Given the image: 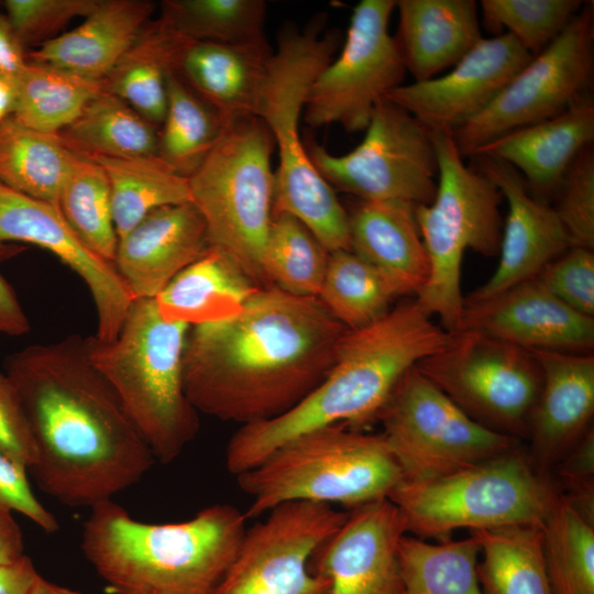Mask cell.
I'll use <instances>...</instances> for the list:
<instances>
[{"label":"cell","instance_id":"16","mask_svg":"<svg viewBox=\"0 0 594 594\" xmlns=\"http://www.w3.org/2000/svg\"><path fill=\"white\" fill-rule=\"evenodd\" d=\"M346 516V512L323 503L278 505L265 519L246 528L212 594H329V580L312 572L310 562Z\"/></svg>","mask_w":594,"mask_h":594},{"label":"cell","instance_id":"37","mask_svg":"<svg viewBox=\"0 0 594 594\" xmlns=\"http://www.w3.org/2000/svg\"><path fill=\"white\" fill-rule=\"evenodd\" d=\"M479 554L480 543L473 535L430 543L406 534L398 548L406 594H483L476 571Z\"/></svg>","mask_w":594,"mask_h":594},{"label":"cell","instance_id":"19","mask_svg":"<svg viewBox=\"0 0 594 594\" xmlns=\"http://www.w3.org/2000/svg\"><path fill=\"white\" fill-rule=\"evenodd\" d=\"M406 535L399 509L387 498L351 508L343 525L311 559L329 594H406L398 548Z\"/></svg>","mask_w":594,"mask_h":594},{"label":"cell","instance_id":"43","mask_svg":"<svg viewBox=\"0 0 594 594\" xmlns=\"http://www.w3.org/2000/svg\"><path fill=\"white\" fill-rule=\"evenodd\" d=\"M580 0H482L490 31L506 29L532 56L546 48L580 12Z\"/></svg>","mask_w":594,"mask_h":594},{"label":"cell","instance_id":"55","mask_svg":"<svg viewBox=\"0 0 594 594\" xmlns=\"http://www.w3.org/2000/svg\"><path fill=\"white\" fill-rule=\"evenodd\" d=\"M26 594H82L81 592L55 584L40 573L34 579Z\"/></svg>","mask_w":594,"mask_h":594},{"label":"cell","instance_id":"13","mask_svg":"<svg viewBox=\"0 0 594 594\" xmlns=\"http://www.w3.org/2000/svg\"><path fill=\"white\" fill-rule=\"evenodd\" d=\"M594 11L585 2L564 30L512 78L477 116L451 134L461 156L492 140L551 119L591 94Z\"/></svg>","mask_w":594,"mask_h":594},{"label":"cell","instance_id":"6","mask_svg":"<svg viewBox=\"0 0 594 594\" xmlns=\"http://www.w3.org/2000/svg\"><path fill=\"white\" fill-rule=\"evenodd\" d=\"M189 329L188 324L164 320L154 298H136L114 340L85 338L90 363L163 464L176 460L199 429L198 413L183 381Z\"/></svg>","mask_w":594,"mask_h":594},{"label":"cell","instance_id":"23","mask_svg":"<svg viewBox=\"0 0 594 594\" xmlns=\"http://www.w3.org/2000/svg\"><path fill=\"white\" fill-rule=\"evenodd\" d=\"M209 246L198 209L190 201L169 205L118 239L113 265L134 299L155 298Z\"/></svg>","mask_w":594,"mask_h":594},{"label":"cell","instance_id":"54","mask_svg":"<svg viewBox=\"0 0 594 594\" xmlns=\"http://www.w3.org/2000/svg\"><path fill=\"white\" fill-rule=\"evenodd\" d=\"M16 102L15 84L0 77V127L13 117Z\"/></svg>","mask_w":594,"mask_h":594},{"label":"cell","instance_id":"20","mask_svg":"<svg viewBox=\"0 0 594 594\" xmlns=\"http://www.w3.org/2000/svg\"><path fill=\"white\" fill-rule=\"evenodd\" d=\"M460 330L528 351L587 354L594 349V318L566 306L537 277L487 299L464 302Z\"/></svg>","mask_w":594,"mask_h":594},{"label":"cell","instance_id":"49","mask_svg":"<svg viewBox=\"0 0 594 594\" xmlns=\"http://www.w3.org/2000/svg\"><path fill=\"white\" fill-rule=\"evenodd\" d=\"M0 503L32 520L46 534L59 529L57 518L38 501L20 466L0 452Z\"/></svg>","mask_w":594,"mask_h":594},{"label":"cell","instance_id":"18","mask_svg":"<svg viewBox=\"0 0 594 594\" xmlns=\"http://www.w3.org/2000/svg\"><path fill=\"white\" fill-rule=\"evenodd\" d=\"M531 57L508 33L482 38L448 74L403 84L385 99L430 132L452 133L483 111Z\"/></svg>","mask_w":594,"mask_h":594},{"label":"cell","instance_id":"17","mask_svg":"<svg viewBox=\"0 0 594 594\" xmlns=\"http://www.w3.org/2000/svg\"><path fill=\"white\" fill-rule=\"evenodd\" d=\"M16 243L45 249L76 273L96 307L95 337L105 342L117 338L134 298L114 265L79 241L56 205L0 183V261L23 249Z\"/></svg>","mask_w":594,"mask_h":594},{"label":"cell","instance_id":"40","mask_svg":"<svg viewBox=\"0 0 594 594\" xmlns=\"http://www.w3.org/2000/svg\"><path fill=\"white\" fill-rule=\"evenodd\" d=\"M552 594H594V525L561 495L541 526Z\"/></svg>","mask_w":594,"mask_h":594},{"label":"cell","instance_id":"41","mask_svg":"<svg viewBox=\"0 0 594 594\" xmlns=\"http://www.w3.org/2000/svg\"><path fill=\"white\" fill-rule=\"evenodd\" d=\"M329 252L294 216L273 212L262 266L267 284L298 296L318 297Z\"/></svg>","mask_w":594,"mask_h":594},{"label":"cell","instance_id":"8","mask_svg":"<svg viewBox=\"0 0 594 594\" xmlns=\"http://www.w3.org/2000/svg\"><path fill=\"white\" fill-rule=\"evenodd\" d=\"M274 140L255 116L227 120L211 151L188 177L209 245L226 254L256 286H270L262 260L272 220Z\"/></svg>","mask_w":594,"mask_h":594},{"label":"cell","instance_id":"44","mask_svg":"<svg viewBox=\"0 0 594 594\" xmlns=\"http://www.w3.org/2000/svg\"><path fill=\"white\" fill-rule=\"evenodd\" d=\"M570 248L594 250V148L585 146L565 169L551 201Z\"/></svg>","mask_w":594,"mask_h":594},{"label":"cell","instance_id":"30","mask_svg":"<svg viewBox=\"0 0 594 594\" xmlns=\"http://www.w3.org/2000/svg\"><path fill=\"white\" fill-rule=\"evenodd\" d=\"M189 43L162 15L151 20L102 80L103 91L119 97L160 127L167 107V77L177 72Z\"/></svg>","mask_w":594,"mask_h":594},{"label":"cell","instance_id":"3","mask_svg":"<svg viewBox=\"0 0 594 594\" xmlns=\"http://www.w3.org/2000/svg\"><path fill=\"white\" fill-rule=\"evenodd\" d=\"M452 333L416 299L405 300L373 323L349 330L323 381L294 407L271 419L243 425L226 448L234 476L306 432L344 425L361 430L377 420L400 378L442 350Z\"/></svg>","mask_w":594,"mask_h":594},{"label":"cell","instance_id":"27","mask_svg":"<svg viewBox=\"0 0 594 594\" xmlns=\"http://www.w3.org/2000/svg\"><path fill=\"white\" fill-rule=\"evenodd\" d=\"M415 208L402 200H361L348 213L350 250L386 275L399 295H417L430 275Z\"/></svg>","mask_w":594,"mask_h":594},{"label":"cell","instance_id":"36","mask_svg":"<svg viewBox=\"0 0 594 594\" xmlns=\"http://www.w3.org/2000/svg\"><path fill=\"white\" fill-rule=\"evenodd\" d=\"M224 123L226 120L176 73H170L157 156L174 172L188 178L213 147Z\"/></svg>","mask_w":594,"mask_h":594},{"label":"cell","instance_id":"39","mask_svg":"<svg viewBox=\"0 0 594 594\" xmlns=\"http://www.w3.org/2000/svg\"><path fill=\"white\" fill-rule=\"evenodd\" d=\"M56 206L79 241L98 257L113 264L118 235L109 182L100 164L78 155Z\"/></svg>","mask_w":594,"mask_h":594},{"label":"cell","instance_id":"53","mask_svg":"<svg viewBox=\"0 0 594 594\" xmlns=\"http://www.w3.org/2000/svg\"><path fill=\"white\" fill-rule=\"evenodd\" d=\"M38 572L32 560L21 559L0 566V594H26Z\"/></svg>","mask_w":594,"mask_h":594},{"label":"cell","instance_id":"46","mask_svg":"<svg viewBox=\"0 0 594 594\" xmlns=\"http://www.w3.org/2000/svg\"><path fill=\"white\" fill-rule=\"evenodd\" d=\"M536 277L566 306L594 318V250L569 248Z\"/></svg>","mask_w":594,"mask_h":594},{"label":"cell","instance_id":"35","mask_svg":"<svg viewBox=\"0 0 594 594\" xmlns=\"http://www.w3.org/2000/svg\"><path fill=\"white\" fill-rule=\"evenodd\" d=\"M15 89L12 118L32 130L57 135L103 87L102 81L28 62L15 81Z\"/></svg>","mask_w":594,"mask_h":594},{"label":"cell","instance_id":"2","mask_svg":"<svg viewBox=\"0 0 594 594\" xmlns=\"http://www.w3.org/2000/svg\"><path fill=\"white\" fill-rule=\"evenodd\" d=\"M35 444L38 488L92 507L139 483L156 461L119 397L90 363L85 338L28 345L4 361Z\"/></svg>","mask_w":594,"mask_h":594},{"label":"cell","instance_id":"12","mask_svg":"<svg viewBox=\"0 0 594 594\" xmlns=\"http://www.w3.org/2000/svg\"><path fill=\"white\" fill-rule=\"evenodd\" d=\"M417 370L482 426L526 440L542 373L531 351L470 330L452 332L449 343Z\"/></svg>","mask_w":594,"mask_h":594},{"label":"cell","instance_id":"9","mask_svg":"<svg viewBox=\"0 0 594 594\" xmlns=\"http://www.w3.org/2000/svg\"><path fill=\"white\" fill-rule=\"evenodd\" d=\"M431 136L438 164L437 189L429 204L415 208L430 275L415 299L428 316L440 320L443 329L455 332L464 309V252L498 255L503 195L485 174L464 164L450 132L432 131Z\"/></svg>","mask_w":594,"mask_h":594},{"label":"cell","instance_id":"4","mask_svg":"<svg viewBox=\"0 0 594 594\" xmlns=\"http://www.w3.org/2000/svg\"><path fill=\"white\" fill-rule=\"evenodd\" d=\"M246 519L232 505L215 504L184 521L143 522L109 499L90 508L80 548L111 594H212Z\"/></svg>","mask_w":594,"mask_h":594},{"label":"cell","instance_id":"51","mask_svg":"<svg viewBox=\"0 0 594 594\" xmlns=\"http://www.w3.org/2000/svg\"><path fill=\"white\" fill-rule=\"evenodd\" d=\"M30 329V320L14 288L0 273V334L20 337Z\"/></svg>","mask_w":594,"mask_h":594},{"label":"cell","instance_id":"15","mask_svg":"<svg viewBox=\"0 0 594 594\" xmlns=\"http://www.w3.org/2000/svg\"><path fill=\"white\" fill-rule=\"evenodd\" d=\"M395 0H362L353 9L342 51L312 82L302 112L311 128L365 131L376 105L403 85L406 69L388 24Z\"/></svg>","mask_w":594,"mask_h":594},{"label":"cell","instance_id":"29","mask_svg":"<svg viewBox=\"0 0 594 594\" xmlns=\"http://www.w3.org/2000/svg\"><path fill=\"white\" fill-rule=\"evenodd\" d=\"M257 287L226 254L209 246L154 300L164 320L195 327L237 316Z\"/></svg>","mask_w":594,"mask_h":594},{"label":"cell","instance_id":"31","mask_svg":"<svg viewBox=\"0 0 594 594\" xmlns=\"http://www.w3.org/2000/svg\"><path fill=\"white\" fill-rule=\"evenodd\" d=\"M57 136L68 150L89 158L154 156L158 151L156 127L103 90Z\"/></svg>","mask_w":594,"mask_h":594},{"label":"cell","instance_id":"5","mask_svg":"<svg viewBox=\"0 0 594 594\" xmlns=\"http://www.w3.org/2000/svg\"><path fill=\"white\" fill-rule=\"evenodd\" d=\"M323 15L302 29L287 26L266 68L256 117L278 147L273 212L301 221L331 253L350 250L349 215L312 165L299 134L310 87L340 46L338 31H324Z\"/></svg>","mask_w":594,"mask_h":594},{"label":"cell","instance_id":"50","mask_svg":"<svg viewBox=\"0 0 594 594\" xmlns=\"http://www.w3.org/2000/svg\"><path fill=\"white\" fill-rule=\"evenodd\" d=\"M26 54L7 15L0 12V77L15 84L29 62Z\"/></svg>","mask_w":594,"mask_h":594},{"label":"cell","instance_id":"38","mask_svg":"<svg viewBox=\"0 0 594 594\" xmlns=\"http://www.w3.org/2000/svg\"><path fill=\"white\" fill-rule=\"evenodd\" d=\"M400 296L392 280L351 250L329 253L319 300L349 330L366 327Z\"/></svg>","mask_w":594,"mask_h":594},{"label":"cell","instance_id":"45","mask_svg":"<svg viewBox=\"0 0 594 594\" xmlns=\"http://www.w3.org/2000/svg\"><path fill=\"white\" fill-rule=\"evenodd\" d=\"M99 0H6L3 7L19 41L30 47L59 36L74 19L86 18Z\"/></svg>","mask_w":594,"mask_h":594},{"label":"cell","instance_id":"14","mask_svg":"<svg viewBox=\"0 0 594 594\" xmlns=\"http://www.w3.org/2000/svg\"><path fill=\"white\" fill-rule=\"evenodd\" d=\"M308 156L333 188L361 200L429 204L436 194L438 164L431 132L387 99L375 107L362 142L333 155L311 142Z\"/></svg>","mask_w":594,"mask_h":594},{"label":"cell","instance_id":"42","mask_svg":"<svg viewBox=\"0 0 594 594\" xmlns=\"http://www.w3.org/2000/svg\"><path fill=\"white\" fill-rule=\"evenodd\" d=\"M161 15L191 42L248 44L266 41L263 0H166Z\"/></svg>","mask_w":594,"mask_h":594},{"label":"cell","instance_id":"26","mask_svg":"<svg viewBox=\"0 0 594 594\" xmlns=\"http://www.w3.org/2000/svg\"><path fill=\"white\" fill-rule=\"evenodd\" d=\"M395 9L393 38L415 81L452 68L483 38L474 0H397Z\"/></svg>","mask_w":594,"mask_h":594},{"label":"cell","instance_id":"1","mask_svg":"<svg viewBox=\"0 0 594 594\" xmlns=\"http://www.w3.org/2000/svg\"><path fill=\"white\" fill-rule=\"evenodd\" d=\"M348 331L318 297L257 287L237 316L189 329L185 394L197 413L223 421L274 418L323 381Z\"/></svg>","mask_w":594,"mask_h":594},{"label":"cell","instance_id":"48","mask_svg":"<svg viewBox=\"0 0 594 594\" xmlns=\"http://www.w3.org/2000/svg\"><path fill=\"white\" fill-rule=\"evenodd\" d=\"M0 452L24 469H31L36 451L19 393L6 372L0 371Z\"/></svg>","mask_w":594,"mask_h":594},{"label":"cell","instance_id":"25","mask_svg":"<svg viewBox=\"0 0 594 594\" xmlns=\"http://www.w3.org/2000/svg\"><path fill=\"white\" fill-rule=\"evenodd\" d=\"M148 0H99L85 21L37 48L28 61L102 81L152 20Z\"/></svg>","mask_w":594,"mask_h":594},{"label":"cell","instance_id":"32","mask_svg":"<svg viewBox=\"0 0 594 594\" xmlns=\"http://www.w3.org/2000/svg\"><path fill=\"white\" fill-rule=\"evenodd\" d=\"M77 156L57 135L13 118L0 127V183L28 196L56 205Z\"/></svg>","mask_w":594,"mask_h":594},{"label":"cell","instance_id":"11","mask_svg":"<svg viewBox=\"0 0 594 594\" xmlns=\"http://www.w3.org/2000/svg\"><path fill=\"white\" fill-rule=\"evenodd\" d=\"M377 420L402 482L436 480L522 444L476 422L416 366L400 378Z\"/></svg>","mask_w":594,"mask_h":594},{"label":"cell","instance_id":"47","mask_svg":"<svg viewBox=\"0 0 594 594\" xmlns=\"http://www.w3.org/2000/svg\"><path fill=\"white\" fill-rule=\"evenodd\" d=\"M550 479L560 495L594 525V429L556 465Z\"/></svg>","mask_w":594,"mask_h":594},{"label":"cell","instance_id":"24","mask_svg":"<svg viewBox=\"0 0 594 594\" xmlns=\"http://www.w3.org/2000/svg\"><path fill=\"white\" fill-rule=\"evenodd\" d=\"M593 141L594 101L587 95L551 119L492 140L472 156L494 157L509 164L535 198L551 204L565 169Z\"/></svg>","mask_w":594,"mask_h":594},{"label":"cell","instance_id":"21","mask_svg":"<svg viewBox=\"0 0 594 594\" xmlns=\"http://www.w3.org/2000/svg\"><path fill=\"white\" fill-rule=\"evenodd\" d=\"M471 165L495 183L508 209L496 270L483 285L464 297V302L487 299L536 277L547 264L570 248L551 204L535 198L513 166L481 155L472 156Z\"/></svg>","mask_w":594,"mask_h":594},{"label":"cell","instance_id":"7","mask_svg":"<svg viewBox=\"0 0 594 594\" xmlns=\"http://www.w3.org/2000/svg\"><path fill=\"white\" fill-rule=\"evenodd\" d=\"M235 477L251 498L246 518L297 501L340 504L351 509L388 497L403 480L382 433L344 425L300 435Z\"/></svg>","mask_w":594,"mask_h":594},{"label":"cell","instance_id":"22","mask_svg":"<svg viewBox=\"0 0 594 594\" xmlns=\"http://www.w3.org/2000/svg\"><path fill=\"white\" fill-rule=\"evenodd\" d=\"M531 352L542 382L529 417L526 451L536 471L550 477L561 459L593 428L594 355Z\"/></svg>","mask_w":594,"mask_h":594},{"label":"cell","instance_id":"34","mask_svg":"<svg viewBox=\"0 0 594 594\" xmlns=\"http://www.w3.org/2000/svg\"><path fill=\"white\" fill-rule=\"evenodd\" d=\"M91 160L107 175L118 239L153 210L190 201L188 178L174 172L157 155Z\"/></svg>","mask_w":594,"mask_h":594},{"label":"cell","instance_id":"10","mask_svg":"<svg viewBox=\"0 0 594 594\" xmlns=\"http://www.w3.org/2000/svg\"><path fill=\"white\" fill-rule=\"evenodd\" d=\"M559 497L521 444L436 480L400 482L387 498L399 509L407 535L446 540L462 528L541 527Z\"/></svg>","mask_w":594,"mask_h":594},{"label":"cell","instance_id":"28","mask_svg":"<svg viewBox=\"0 0 594 594\" xmlns=\"http://www.w3.org/2000/svg\"><path fill=\"white\" fill-rule=\"evenodd\" d=\"M272 53L267 41L191 42L180 57L176 74L223 120L256 117Z\"/></svg>","mask_w":594,"mask_h":594},{"label":"cell","instance_id":"33","mask_svg":"<svg viewBox=\"0 0 594 594\" xmlns=\"http://www.w3.org/2000/svg\"><path fill=\"white\" fill-rule=\"evenodd\" d=\"M480 543L477 578L483 594H552L542 553V530L515 525L470 531Z\"/></svg>","mask_w":594,"mask_h":594},{"label":"cell","instance_id":"52","mask_svg":"<svg viewBox=\"0 0 594 594\" xmlns=\"http://www.w3.org/2000/svg\"><path fill=\"white\" fill-rule=\"evenodd\" d=\"M12 512L0 503V566L10 564L25 554L23 534Z\"/></svg>","mask_w":594,"mask_h":594}]
</instances>
